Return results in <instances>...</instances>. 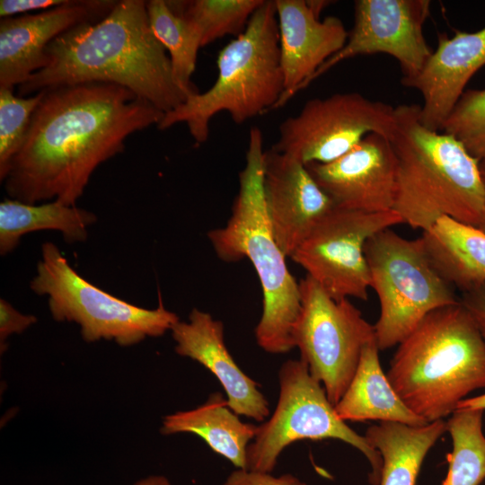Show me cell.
<instances>
[{"label": "cell", "mask_w": 485, "mask_h": 485, "mask_svg": "<svg viewBox=\"0 0 485 485\" xmlns=\"http://www.w3.org/2000/svg\"><path fill=\"white\" fill-rule=\"evenodd\" d=\"M164 113L119 84H62L44 90L23 144L4 180L10 198L75 206L97 167Z\"/></svg>", "instance_id": "6da1fadb"}, {"label": "cell", "mask_w": 485, "mask_h": 485, "mask_svg": "<svg viewBox=\"0 0 485 485\" xmlns=\"http://www.w3.org/2000/svg\"><path fill=\"white\" fill-rule=\"evenodd\" d=\"M46 55L47 66L18 86L19 96L62 84L110 83L129 89L163 113L188 98L151 29L144 0L116 1L102 19L57 37Z\"/></svg>", "instance_id": "7a4b0ae2"}, {"label": "cell", "mask_w": 485, "mask_h": 485, "mask_svg": "<svg viewBox=\"0 0 485 485\" xmlns=\"http://www.w3.org/2000/svg\"><path fill=\"white\" fill-rule=\"evenodd\" d=\"M420 106L395 107L391 138L398 162L392 210L422 232L446 216L478 226L485 202L480 161L453 135L425 127Z\"/></svg>", "instance_id": "3957f363"}, {"label": "cell", "mask_w": 485, "mask_h": 485, "mask_svg": "<svg viewBox=\"0 0 485 485\" xmlns=\"http://www.w3.org/2000/svg\"><path fill=\"white\" fill-rule=\"evenodd\" d=\"M386 376L428 422L451 415L469 393L485 387V342L460 300L422 319L399 343Z\"/></svg>", "instance_id": "277c9868"}, {"label": "cell", "mask_w": 485, "mask_h": 485, "mask_svg": "<svg viewBox=\"0 0 485 485\" xmlns=\"http://www.w3.org/2000/svg\"><path fill=\"white\" fill-rule=\"evenodd\" d=\"M264 153L262 133L259 128H251L232 215L224 227L211 230L207 237L221 260L232 262L247 258L251 262L263 295L262 314L255 328L257 343L266 352L284 354L295 348L292 331L300 313L301 295L267 213L262 185Z\"/></svg>", "instance_id": "5b68a950"}, {"label": "cell", "mask_w": 485, "mask_h": 485, "mask_svg": "<svg viewBox=\"0 0 485 485\" xmlns=\"http://www.w3.org/2000/svg\"><path fill=\"white\" fill-rule=\"evenodd\" d=\"M216 66L214 84L164 113L159 129L185 123L194 141L202 144L219 112L242 124L274 110L285 91L275 1L265 0L254 12L245 30L219 51Z\"/></svg>", "instance_id": "8992f818"}, {"label": "cell", "mask_w": 485, "mask_h": 485, "mask_svg": "<svg viewBox=\"0 0 485 485\" xmlns=\"http://www.w3.org/2000/svg\"><path fill=\"white\" fill-rule=\"evenodd\" d=\"M31 290L48 296V308L57 322H75L87 342L114 340L120 346L135 345L146 337H159L179 322L162 300L155 309L129 304L85 280L51 242L41 246Z\"/></svg>", "instance_id": "52a82bcc"}, {"label": "cell", "mask_w": 485, "mask_h": 485, "mask_svg": "<svg viewBox=\"0 0 485 485\" xmlns=\"http://www.w3.org/2000/svg\"><path fill=\"white\" fill-rule=\"evenodd\" d=\"M365 255L380 304L374 325L379 350L399 345L428 313L460 300L432 265L420 237L406 239L387 228L368 239Z\"/></svg>", "instance_id": "ba28073f"}, {"label": "cell", "mask_w": 485, "mask_h": 485, "mask_svg": "<svg viewBox=\"0 0 485 485\" xmlns=\"http://www.w3.org/2000/svg\"><path fill=\"white\" fill-rule=\"evenodd\" d=\"M279 397L270 419L258 426L247 448V470L271 473L282 451L303 439H339L359 450L368 460L369 481L379 485L382 457L363 436L342 420L325 389L301 358L287 360L278 372Z\"/></svg>", "instance_id": "9c48e42d"}, {"label": "cell", "mask_w": 485, "mask_h": 485, "mask_svg": "<svg viewBox=\"0 0 485 485\" xmlns=\"http://www.w3.org/2000/svg\"><path fill=\"white\" fill-rule=\"evenodd\" d=\"M299 289L294 345L335 407L355 375L363 348L375 340V328L348 299H332L311 277L300 280Z\"/></svg>", "instance_id": "30bf717a"}, {"label": "cell", "mask_w": 485, "mask_h": 485, "mask_svg": "<svg viewBox=\"0 0 485 485\" xmlns=\"http://www.w3.org/2000/svg\"><path fill=\"white\" fill-rule=\"evenodd\" d=\"M396 127L395 108L357 93H335L306 101L300 112L287 118L271 147L302 163H331L371 133L391 140Z\"/></svg>", "instance_id": "8fae6325"}, {"label": "cell", "mask_w": 485, "mask_h": 485, "mask_svg": "<svg viewBox=\"0 0 485 485\" xmlns=\"http://www.w3.org/2000/svg\"><path fill=\"white\" fill-rule=\"evenodd\" d=\"M403 224L394 210L364 212L334 207L290 258L332 299L367 300L370 274L365 245L375 234Z\"/></svg>", "instance_id": "7c38bea8"}, {"label": "cell", "mask_w": 485, "mask_h": 485, "mask_svg": "<svg viewBox=\"0 0 485 485\" xmlns=\"http://www.w3.org/2000/svg\"><path fill=\"white\" fill-rule=\"evenodd\" d=\"M430 5L428 0L355 1L354 27L345 45L318 68L310 84L341 61L376 53L399 62L401 80L417 76L433 52L423 32Z\"/></svg>", "instance_id": "4fadbf2b"}, {"label": "cell", "mask_w": 485, "mask_h": 485, "mask_svg": "<svg viewBox=\"0 0 485 485\" xmlns=\"http://www.w3.org/2000/svg\"><path fill=\"white\" fill-rule=\"evenodd\" d=\"M305 166L337 207L364 212L393 208L398 162L391 141L382 135L368 134L331 163Z\"/></svg>", "instance_id": "5bb4252c"}, {"label": "cell", "mask_w": 485, "mask_h": 485, "mask_svg": "<svg viewBox=\"0 0 485 485\" xmlns=\"http://www.w3.org/2000/svg\"><path fill=\"white\" fill-rule=\"evenodd\" d=\"M113 0H67L62 5L0 20V87L13 89L47 66L46 49L66 31L102 19Z\"/></svg>", "instance_id": "9a60e30c"}, {"label": "cell", "mask_w": 485, "mask_h": 485, "mask_svg": "<svg viewBox=\"0 0 485 485\" xmlns=\"http://www.w3.org/2000/svg\"><path fill=\"white\" fill-rule=\"evenodd\" d=\"M262 185L274 237L290 258L334 203L304 163L272 148L264 153Z\"/></svg>", "instance_id": "2e32d148"}, {"label": "cell", "mask_w": 485, "mask_h": 485, "mask_svg": "<svg viewBox=\"0 0 485 485\" xmlns=\"http://www.w3.org/2000/svg\"><path fill=\"white\" fill-rule=\"evenodd\" d=\"M280 65L285 91L275 109L310 84L318 68L345 45L348 32L340 19L322 21L306 0H275Z\"/></svg>", "instance_id": "e0dca14e"}, {"label": "cell", "mask_w": 485, "mask_h": 485, "mask_svg": "<svg viewBox=\"0 0 485 485\" xmlns=\"http://www.w3.org/2000/svg\"><path fill=\"white\" fill-rule=\"evenodd\" d=\"M484 65L485 27L474 32L456 31L452 38L440 34L436 49L420 73L401 80L422 95L421 123L431 130H442L467 83Z\"/></svg>", "instance_id": "ac0fdd59"}, {"label": "cell", "mask_w": 485, "mask_h": 485, "mask_svg": "<svg viewBox=\"0 0 485 485\" xmlns=\"http://www.w3.org/2000/svg\"><path fill=\"white\" fill-rule=\"evenodd\" d=\"M177 354L208 369L227 394V404L237 415L262 421L269 414V402L259 384L236 365L224 341V325L208 313L192 309L188 322L172 328Z\"/></svg>", "instance_id": "d6986e66"}, {"label": "cell", "mask_w": 485, "mask_h": 485, "mask_svg": "<svg viewBox=\"0 0 485 485\" xmlns=\"http://www.w3.org/2000/svg\"><path fill=\"white\" fill-rule=\"evenodd\" d=\"M439 275L466 292L485 281V233L444 216L420 236Z\"/></svg>", "instance_id": "ffe728a7"}, {"label": "cell", "mask_w": 485, "mask_h": 485, "mask_svg": "<svg viewBox=\"0 0 485 485\" xmlns=\"http://www.w3.org/2000/svg\"><path fill=\"white\" fill-rule=\"evenodd\" d=\"M335 410L344 421H393L410 426L428 423L413 413L392 386L380 364L376 340L363 348L355 375Z\"/></svg>", "instance_id": "44dd1931"}, {"label": "cell", "mask_w": 485, "mask_h": 485, "mask_svg": "<svg viewBox=\"0 0 485 485\" xmlns=\"http://www.w3.org/2000/svg\"><path fill=\"white\" fill-rule=\"evenodd\" d=\"M257 428L254 424L242 422L223 395L216 392L196 409L164 417L161 433L195 434L237 469L247 470V448Z\"/></svg>", "instance_id": "7402d4cb"}, {"label": "cell", "mask_w": 485, "mask_h": 485, "mask_svg": "<svg viewBox=\"0 0 485 485\" xmlns=\"http://www.w3.org/2000/svg\"><path fill=\"white\" fill-rule=\"evenodd\" d=\"M445 432L444 419L421 426L380 421L369 427L365 437L383 462L379 485H415L427 454Z\"/></svg>", "instance_id": "603a6c76"}, {"label": "cell", "mask_w": 485, "mask_h": 485, "mask_svg": "<svg viewBox=\"0 0 485 485\" xmlns=\"http://www.w3.org/2000/svg\"><path fill=\"white\" fill-rule=\"evenodd\" d=\"M96 219L92 212L57 200L38 205L4 198L0 203V252H11L24 234L40 230L58 231L66 242H84Z\"/></svg>", "instance_id": "cb8c5ba5"}, {"label": "cell", "mask_w": 485, "mask_h": 485, "mask_svg": "<svg viewBox=\"0 0 485 485\" xmlns=\"http://www.w3.org/2000/svg\"><path fill=\"white\" fill-rule=\"evenodd\" d=\"M151 29L169 52L174 79L188 97L198 93L191 82L202 36L198 27L169 5L168 1H146Z\"/></svg>", "instance_id": "d4e9b609"}, {"label": "cell", "mask_w": 485, "mask_h": 485, "mask_svg": "<svg viewBox=\"0 0 485 485\" xmlns=\"http://www.w3.org/2000/svg\"><path fill=\"white\" fill-rule=\"evenodd\" d=\"M484 410L458 409L446 421L452 440L448 472L441 485H479L485 479Z\"/></svg>", "instance_id": "484cf974"}, {"label": "cell", "mask_w": 485, "mask_h": 485, "mask_svg": "<svg viewBox=\"0 0 485 485\" xmlns=\"http://www.w3.org/2000/svg\"><path fill=\"white\" fill-rule=\"evenodd\" d=\"M264 1L192 0L168 3L172 10L198 27L204 47L226 35H240Z\"/></svg>", "instance_id": "4316f807"}, {"label": "cell", "mask_w": 485, "mask_h": 485, "mask_svg": "<svg viewBox=\"0 0 485 485\" xmlns=\"http://www.w3.org/2000/svg\"><path fill=\"white\" fill-rule=\"evenodd\" d=\"M44 90L27 97L14 95L13 89L0 87V180L4 181L14 156L26 137L31 116Z\"/></svg>", "instance_id": "83f0119b"}, {"label": "cell", "mask_w": 485, "mask_h": 485, "mask_svg": "<svg viewBox=\"0 0 485 485\" xmlns=\"http://www.w3.org/2000/svg\"><path fill=\"white\" fill-rule=\"evenodd\" d=\"M442 130L455 137L478 161H485V89L464 91Z\"/></svg>", "instance_id": "f1b7e54d"}, {"label": "cell", "mask_w": 485, "mask_h": 485, "mask_svg": "<svg viewBox=\"0 0 485 485\" xmlns=\"http://www.w3.org/2000/svg\"><path fill=\"white\" fill-rule=\"evenodd\" d=\"M224 485H305L291 474L274 477L270 473L237 469L233 472Z\"/></svg>", "instance_id": "f546056e"}, {"label": "cell", "mask_w": 485, "mask_h": 485, "mask_svg": "<svg viewBox=\"0 0 485 485\" xmlns=\"http://www.w3.org/2000/svg\"><path fill=\"white\" fill-rule=\"evenodd\" d=\"M37 319L31 314H22L16 311L4 299L0 300V341L1 347L4 344L6 339L13 333H22L31 324L35 323Z\"/></svg>", "instance_id": "4dcf8cb0"}, {"label": "cell", "mask_w": 485, "mask_h": 485, "mask_svg": "<svg viewBox=\"0 0 485 485\" xmlns=\"http://www.w3.org/2000/svg\"><path fill=\"white\" fill-rule=\"evenodd\" d=\"M460 302L469 312L485 342V281L463 292Z\"/></svg>", "instance_id": "1f68e13d"}, {"label": "cell", "mask_w": 485, "mask_h": 485, "mask_svg": "<svg viewBox=\"0 0 485 485\" xmlns=\"http://www.w3.org/2000/svg\"><path fill=\"white\" fill-rule=\"evenodd\" d=\"M67 0H1V18L16 16V14L29 13L31 11H45L57 7L66 3Z\"/></svg>", "instance_id": "d6a6232c"}, {"label": "cell", "mask_w": 485, "mask_h": 485, "mask_svg": "<svg viewBox=\"0 0 485 485\" xmlns=\"http://www.w3.org/2000/svg\"><path fill=\"white\" fill-rule=\"evenodd\" d=\"M458 409L485 410V393L479 396H475V397L465 398L464 400L459 402L456 410Z\"/></svg>", "instance_id": "836d02e7"}, {"label": "cell", "mask_w": 485, "mask_h": 485, "mask_svg": "<svg viewBox=\"0 0 485 485\" xmlns=\"http://www.w3.org/2000/svg\"><path fill=\"white\" fill-rule=\"evenodd\" d=\"M135 485H171V482L164 476L153 475L138 481Z\"/></svg>", "instance_id": "e575fe53"}, {"label": "cell", "mask_w": 485, "mask_h": 485, "mask_svg": "<svg viewBox=\"0 0 485 485\" xmlns=\"http://www.w3.org/2000/svg\"><path fill=\"white\" fill-rule=\"evenodd\" d=\"M480 170H481V174L484 190H485V161L480 162ZM477 227L485 233V202H484L483 212H482L481 220Z\"/></svg>", "instance_id": "d590c367"}]
</instances>
